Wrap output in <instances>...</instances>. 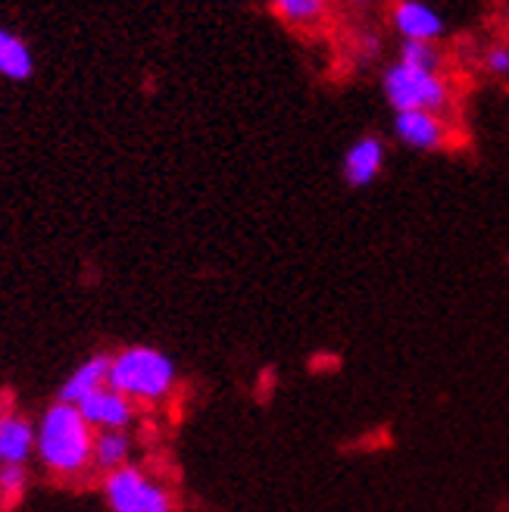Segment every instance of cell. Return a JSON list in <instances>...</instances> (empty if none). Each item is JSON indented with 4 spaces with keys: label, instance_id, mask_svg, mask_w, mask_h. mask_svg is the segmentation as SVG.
Masks as SVG:
<instances>
[{
    "label": "cell",
    "instance_id": "1",
    "mask_svg": "<svg viewBox=\"0 0 509 512\" xmlns=\"http://www.w3.org/2000/svg\"><path fill=\"white\" fill-rule=\"evenodd\" d=\"M94 434L79 406L57 400L35 425V453L50 472L79 475L94 466Z\"/></svg>",
    "mask_w": 509,
    "mask_h": 512
},
{
    "label": "cell",
    "instance_id": "2",
    "mask_svg": "<svg viewBox=\"0 0 509 512\" xmlns=\"http://www.w3.org/2000/svg\"><path fill=\"white\" fill-rule=\"evenodd\" d=\"M178 369L169 353L135 344L119 350L110 360V378L107 388L129 397L132 403H160L175 391Z\"/></svg>",
    "mask_w": 509,
    "mask_h": 512
},
{
    "label": "cell",
    "instance_id": "3",
    "mask_svg": "<svg viewBox=\"0 0 509 512\" xmlns=\"http://www.w3.org/2000/svg\"><path fill=\"white\" fill-rule=\"evenodd\" d=\"M381 94L394 113H447L453 104V85L444 72H422L406 63H391L381 72Z\"/></svg>",
    "mask_w": 509,
    "mask_h": 512
},
{
    "label": "cell",
    "instance_id": "4",
    "mask_svg": "<svg viewBox=\"0 0 509 512\" xmlns=\"http://www.w3.org/2000/svg\"><path fill=\"white\" fill-rule=\"evenodd\" d=\"M104 497L110 512H175V500L166 484L132 463L107 472Z\"/></svg>",
    "mask_w": 509,
    "mask_h": 512
},
{
    "label": "cell",
    "instance_id": "5",
    "mask_svg": "<svg viewBox=\"0 0 509 512\" xmlns=\"http://www.w3.org/2000/svg\"><path fill=\"white\" fill-rule=\"evenodd\" d=\"M391 132L403 147L419 150V153H435V150L447 147V141H450L447 119L441 113H425V110L394 113Z\"/></svg>",
    "mask_w": 509,
    "mask_h": 512
},
{
    "label": "cell",
    "instance_id": "6",
    "mask_svg": "<svg viewBox=\"0 0 509 512\" xmlns=\"http://www.w3.org/2000/svg\"><path fill=\"white\" fill-rule=\"evenodd\" d=\"M391 29L400 35V41L438 44L447 35V19L425 0H400L391 7Z\"/></svg>",
    "mask_w": 509,
    "mask_h": 512
},
{
    "label": "cell",
    "instance_id": "7",
    "mask_svg": "<svg viewBox=\"0 0 509 512\" xmlns=\"http://www.w3.org/2000/svg\"><path fill=\"white\" fill-rule=\"evenodd\" d=\"M388 160V144L381 135H360L341 157V175L350 188H369L378 182V175L385 172Z\"/></svg>",
    "mask_w": 509,
    "mask_h": 512
},
{
    "label": "cell",
    "instance_id": "8",
    "mask_svg": "<svg viewBox=\"0 0 509 512\" xmlns=\"http://www.w3.org/2000/svg\"><path fill=\"white\" fill-rule=\"evenodd\" d=\"M79 413L94 431H129L135 422V403L113 388H100L79 403Z\"/></svg>",
    "mask_w": 509,
    "mask_h": 512
},
{
    "label": "cell",
    "instance_id": "9",
    "mask_svg": "<svg viewBox=\"0 0 509 512\" xmlns=\"http://www.w3.org/2000/svg\"><path fill=\"white\" fill-rule=\"evenodd\" d=\"M35 453V425L19 413H0V469L25 466Z\"/></svg>",
    "mask_w": 509,
    "mask_h": 512
},
{
    "label": "cell",
    "instance_id": "10",
    "mask_svg": "<svg viewBox=\"0 0 509 512\" xmlns=\"http://www.w3.org/2000/svg\"><path fill=\"white\" fill-rule=\"evenodd\" d=\"M110 360H113V356L97 353V356H91L88 363H82L79 369H75V372L66 378L63 388H60V403L79 406L85 397L97 394L100 388H107V378H110Z\"/></svg>",
    "mask_w": 509,
    "mask_h": 512
},
{
    "label": "cell",
    "instance_id": "11",
    "mask_svg": "<svg viewBox=\"0 0 509 512\" xmlns=\"http://www.w3.org/2000/svg\"><path fill=\"white\" fill-rule=\"evenodd\" d=\"M132 459V438L129 431H97L94 434V466L116 472L129 466Z\"/></svg>",
    "mask_w": 509,
    "mask_h": 512
},
{
    "label": "cell",
    "instance_id": "12",
    "mask_svg": "<svg viewBox=\"0 0 509 512\" xmlns=\"http://www.w3.org/2000/svg\"><path fill=\"white\" fill-rule=\"evenodd\" d=\"M397 63H406L422 72H441L444 69V54L438 44L428 41H400L397 44Z\"/></svg>",
    "mask_w": 509,
    "mask_h": 512
},
{
    "label": "cell",
    "instance_id": "13",
    "mask_svg": "<svg viewBox=\"0 0 509 512\" xmlns=\"http://www.w3.org/2000/svg\"><path fill=\"white\" fill-rule=\"evenodd\" d=\"M328 4H322V0H275L272 4V13L278 19H285L288 25H316L322 16H325Z\"/></svg>",
    "mask_w": 509,
    "mask_h": 512
},
{
    "label": "cell",
    "instance_id": "14",
    "mask_svg": "<svg viewBox=\"0 0 509 512\" xmlns=\"http://www.w3.org/2000/svg\"><path fill=\"white\" fill-rule=\"evenodd\" d=\"M25 488H29V472L25 466H4L0 469V500L7 506L19 503L25 497Z\"/></svg>",
    "mask_w": 509,
    "mask_h": 512
},
{
    "label": "cell",
    "instance_id": "15",
    "mask_svg": "<svg viewBox=\"0 0 509 512\" xmlns=\"http://www.w3.org/2000/svg\"><path fill=\"white\" fill-rule=\"evenodd\" d=\"M481 66H485V72L494 75V79H509V44L506 41L491 44L485 54H481Z\"/></svg>",
    "mask_w": 509,
    "mask_h": 512
},
{
    "label": "cell",
    "instance_id": "16",
    "mask_svg": "<svg viewBox=\"0 0 509 512\" xmlns=\"http://www.w3.org/2000/svg\"><path fill=\"white\" fill-rule=\"evenodd\" d=\"M353 50H356V57H360L363 63L381 60V54H385V38H381L375 29L356 32V35H353Z\"/></svg>",
    "mask_w": 509,
    "mask_h": 512
},
{
    "label": "cell",
    "instance_id": "17",
    "mask_svg": "<svg viewBox=\"0 0 509 512\" xmlns=\"http://www.w3.org/2000/svg\"><path fill=\"white\" fill-rule=\"evenodd\" d=\"M7 38H10V32H7V29H0V47L7 44Z\"/></svg>",
    "mask_w": 509,
    "mask_h": 512
}]
</instances>
